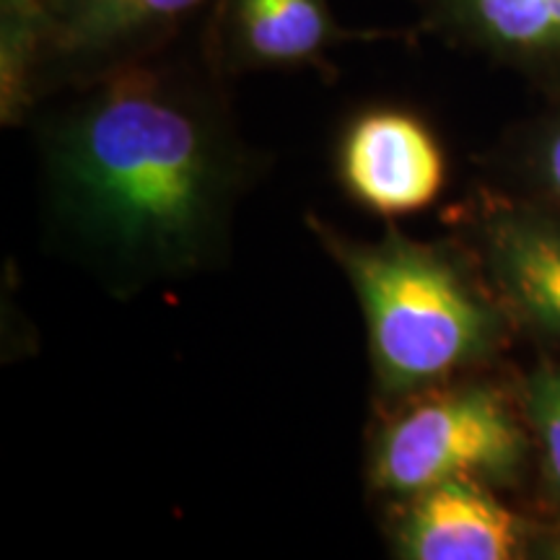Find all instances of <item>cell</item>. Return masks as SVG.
I'll return each instance as SVG.
<instances>
[{"label": "cell", "instance_id": "6da1fadb", "mask_svg": "<svg viewBox=\"0 0 560 560\" xmlns=\"http://www.w3.org/2000/svg\"><path fill=\"white\" fill-rule=\"evenodd\" d=\"M52 213L117 283L198 272L219 257L242 156L206 91L132 66L89 81L47 130Z\"/></svg>", "mask_w": 560, "mask_h": 560}, {"label": "cell", "instance_id": "7a4b0ae2", "mask_svg": "<svg viewBox=\"0 0 560 560\" xmlns=\"http://www.w3.org/2000/svg\"><path fill=\"white\" fill-rule=\"evenodd\" d=\"M312 229L359 296L382 395L410 400L465 380L509 342L501 301L454 252L397 231L355 242L317 219Z\"/></svg>", "mask_w": 560, "mask_h": 560}, {"label": "cell", "instance_id": "3957f363", "mask_svg": "<svg viewBox=\"0 0 560 560\" xmlns=\"http://www.w3.org/2000/svg\"><path fill=\"white\" fill-rule=\"evenodd\" d=\"M532 450L520 400L488 382L457 380L410 397L384 423L369 454V482L397 499L446 480L509 488L522 480Z\"/></svg>", "mask_w": 560, "mask_h": 560}, {"label": "cell", "instance_id": "277c9868", "mask_svg": "<svg viewBox=\"0 0 560 560\" xmlns=\"http://www.w3.org/2000/svg\"><path fill=\"white\" fill-rule=\"evenodd\" d=\"M475 247L511 325L560 348V210L529 195L488 200Z\"/></svg>", "mask_w": 560, "mask_h": 560}, {"label": "cell", "instance_id": "5b68a950", "mask_svg": "<svg viewBox=\"0 0 560 560\" xmlns=\"http://www.w3.org/2000/svg\"><path fill=\"white\" fill-rule=\"evenodd\" d=\"M346 192L384 219L418 213L446 185V156L436 132L408 109H366L348 125L338 149Z\"/></svg>", "mask_w": 560, "mask_h": 560}, {"label": "cell", "instance_id": "8992f818", "mask_svg": "<svg viewBox=\"0 0 560 560\" xmlns=\"http://www.w3.org/2000/svg\"><path fill=\"white\" fill-rule=\"evenodd\" d=\"M405 501L395 527L405 560H514L529 556L537 535L480 480H446Z\"/></svg>", "mask_w": 560, "mask_h": 560}, {"label": "cell", "instance_id": "52a82bcc", "mask_svg": "<svg viewBox=\"0 0 560 560\" xmlns=\"http://www.w3.org/2000/svg\"><path fill=\"white\" fill-rule=\"evenodd\" d=\"M208 0H52L42 70L100 79L143 60Z\"/></svg>", "mask_w": 560, "mask_h": 560}, {"label": "cell", "instance_id": "ba28073f", "mask_svg": "<svg viewBox=\"0 0 560 560\" xmlns=\"http://www.w3.org/2000/svg\"><path fill=\"white\" fill-rule=\"evenodd\" d=\"M423 11L452 45L560 89V0H423Z\"/></svg>", "mask_w": 560, "mask_h": 560}, {"label": "cell", "instance_id": "9c48e42d", "mask_svg": "<svg viewBox=\"0 0 560 560\" xmlns=\"http://www.w3.org/2000/svg\"><path fill=\"white\" fill-rule=\"evenodd\" d=\"M340 39L330 0H219L221 58L234 70L312 66Z\"/></svg>", "mask_w": 560, "mask_h": 560}, {"label": "cell", "instance_id": "30bf717a", "mask_svg": "<svg viewBox=\"0 0 560 560\" xmlns=\"http://www.w3.org/2000/svg\"><path fill=\"white\" fill-rule=\"evenodd\" d=\"M52 0H0V115L19 122L42 73Z\"/></svg>", "mask_w": 560, "mask_h": 560}, {"label": "cell", "instance_id": "8fae6325", "mask_svg": "<svg viewBox=\"0 0 560 560\" xmlns=\"http://www.w3.org/2000/svg\"><path fill=\"white\" fill-rule=\"evenodd\" d=\"M520 408L540 459L545 490L560 506V361L529 371L520 389Z\"/></svg>", "mask_w": 560, "mask_h": 560}, {"label": "cell", "instance_id": "7c38bea8", "mask_svg": "<svg viewBox=\"0 0 560 560\" xmlns=\"http://www.w3.org/2000/svg\"><path fill=\"white\" fill-rule=\"evenodd\" d=\"M516 174L529 198L560 210V89L516 138Z\"/></svg>", "mask_w": 560, "mask_h": 560}, {"label": "cell", "instance_id": "4fadbf2b", "mask_svg": "<svg viewBox=\"0 0 560 560\" xmlns=\"http://www.w3.org/2000/svg\"><path fill=\"white\" fill-rule=\"evenodd\" d=\"M529 556L545 558V560H560V524L550 529H537L535 540H532Z\"/></svg>", "mask_w": 560, "mask_h": 560}]
</instances>
